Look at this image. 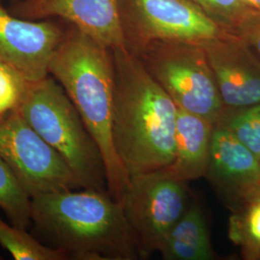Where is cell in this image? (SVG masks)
<instances>
[{
	"instance_id": "9a60e30c",
	"label": "cell",
	"mask_w": 260,
	"mask_h": 260,
	"mask_svg": "<svg viewBox=\"0 0 260 260\" xmlns=\"http://www.w3.org/2000/svg\"><path fill=\"white\" fill-rule=\"evenodd\" d=\"M31 197L0 156V209L13 225L26 230L31 223Z\"/></svg>"
},
{
	"instance_id": "e0dca14e",
	"label": "cell",
	"mask_w": 260,
	"mask_h": 260,
	"mask_svg": "<svg viewBox=\"0 0 260 260\" xmlns=\"http://www.w3.org/2000/svg\"><path fill=\"white\" fill-rule=\"evenodd\" d=\"M216 123L230 130L260 160V103L237 109L225 107Z\"/></svg>"
},
{
	"instance_id": "8fae6325",
	"label": "cell",
	"mask_w": 260,
	"mask_h": 260,
	"mask_svg": "<svg viewBox=\"0 0 260 260\" xmlns=\"http://www.w3.org/2000/svg\"><path fill=\"white\" fill-rule=\"evenodd\" d=\"M14 8L19 18L59 17L105 47H127L120 0H20Z\"/></svg>"
},
{
	"instance_id": "8992f818",
	"label": "cell",
	"mask_w": 260,
	"mask_h": 260,
	"mask_svg": "<svg viewBox=\"0 0 260 260\" xmlns=\"http://www.w3.org/2000/svg\"><path fill=\"white\" fill-rule=\"evenodd\" d=\"M0 156L31 199L83 189L62 156L25 121L19 109L0 120Z\"/></svg>"
},
{
	"instance_id": "ac0fdd59",
	"label": "cell",
	"mask_w": 260,
	"mask_h": 260,
	"mask_svg": "<svg viewBox=\"0 0 260 260\" xmlns=\"http://www.w3.org/2000/svg\"><path fill=\"white\" fill-rule=\"evenodd\" d=\"M241 217L234 218L232 224L233 240L238 242L246 256L250 259L260 258V200L250 197Z\"/></svg>"
},
{
	"instance_id": "5bb4252c",
	"label": "cell",
	"mask_w": 260,
	"mask_h": 260,
	"mask_svg": "<svg viewBox=\"0 0 260 260\" xmlns=\"http://www.w3.org/2000/svg\"><path fill=\"white\" fill-rule=\"evenodd\" d=\"M159 252L167 260H212L215 257L204 214L191 205L168 233Z\"/></svg>"
},
{
	"instance_id": "44dd1931",
	"label": "cell",
	"mask_w": 260,
	"mask_h": 260,
	"mask_svg": "<svg viewBox=\"0 0 260 260\" xmlns=\"http://www.w3.org/2000/svg\"><path fill=\"white\" fill-rule=\"evenodd\" d=\"M236 33L260 57V12L250 9L233 28Z\"/></svg>"
},
{
	"instance_id": "cb8c5ba5",
	"label": "cell",
	"mask_w": 260,
	"mask_h": 260,
	"mask_svg": "<svg viewBox=\"0 0 260 260\" xmlns=\"http://www.w3.org/2000/svg\"><path fill=\"white\" fill-rule=\"evenodd\" d=\"M0 259H1V257H0Z\"/></svg>"
},
{
	"instance_id": "7c38bea8",
	"label": "cell",
	"mask_w": 260,
	"mask_h": 260,
	"mask_svg": "<svg viewBox=\"0 0 260 260\" xmlns=\"http://www.w3.org/2000/svg\"><path fill=\"white\" fill-rule=\"evenodd\" d=\"M205 177L246 201L260 189V160L230 130L215 123Z\"/></svg>"
},
{
	"instance_id": "30bf717a",
	"label": "cell",
	"mask_w": 260,
	"mask_h": 260,
	"mask_svg": "<svg viewBox=\"0 0 260 260\" xmlns=\"http://www.w3.org/2000/svg\"><path fill=\"white\" fill-rule=\"evenodd\" d=\"M201 45L226 108L260 103V57L240 36L228 32Z\"/></svg>"
},
{
	"instance_id": "d6986e66",
	"label": "cell",
	"mask_w": 260,
	"mask_h": 260,
	"mask_svg": "<svg viewBox=\"0 0 260 260\" xmlns=\"http://www.w3.org/2000/svg\"><path fill=\"white\" fill-rule=\"evenodd\" d=\"M30 83L14 67L0 61V120L19 108Z\"/></svg>"
},
{
	"instance_id": "52a82bcc",
	"label": "cell",
	"mask_w": 260,
	"mask_h": 260,
	"mask_svg": "<svg viewBox=\"0 0 260 260\" xmlns=\"http://www.w3.org/2000/svg\"><path fill=\"white\" fill-rule=\"evenodd\" d=\"M185 182L165 170L130 176L122 207L141 256L159 251L187 207Z\"/></svg>"
},
{
	"instance_id": "7a4b0ae2",
	"label": "cell",
	"mask_w": 260,
	"mask_h": 260,
	"mask_svg": "<svg viewBox=\"0 0 260 260\" xmlns=\"http://www.w3.org/2000/svg\"><path fill=\"white\" fill-rule=\"evenodd\" d=\"M31 203V222L38 233L68 259L141 257L122 205L107 192L64 190L36 196Z\"/></svg>"
},
{
	"instance_id": "277c9868",
	"label": "cell",
	"mask_w": 260,
	"mask_h": 260,
	"mask_svg": "<svg viewBox=\"0 0 260 260\" xmlns=\"http://www.w3.org/2000/svg\"><path fill=\"white\" fill-rule=\"evenodd\" d=\"M18 109L62 156L83 189L107 192L102 153L74 103L54 77L48 75L31 82Z\"/></svg>"
},
{
	"instance_id": "5b68a950",
	"label": "cell",
	"mask_w": 260,
	"mask_h": 260,
	"mask_svg": "<svg viewBox=\"0 0 260 260\" xmlns=\"http://www.w3.org/2000/svg\"><path fill=\"white\" fill-rule=\"evenodd\" d=\"M142 49L143 64L177 108L213 123L221 119L225 106L201 44L153 42Z\"/></svg>"
},
{
	"instance_id": "2e32d148",
	"label": "cell",
	"mask_w": 260,
	"mask_h": 260,
	"mask_svg": "<svg viewBox=\"0 0 260 260\" xmlns=\"http://www.w3.org/2000/svg\"><path fill=\"white\" fill-rule=\"evenodd\" d=\"M0 246L17 260H65L64 251L45 245L25 230L10 225L0 218Z\"/></svg>"
},
{
	"instance_id": "603a6c76",
	"label": "cell",
	"mask_w": 260,
	"mask_h": 260,
	"mask_svg": "<svg viewBox=\"0 0 260 260\" xmlns=\"http://www.w3.org/2000/svg\"><path fill=\"white\" fill-rule=\"evenodd\" d=\"M251 197H256V198H258L260 200V189H258L256 192H254ZM248 200V199H247Z\"/></svg>"
},
{
	"instance_id": "6da1fadb",
	"label": "cell",
	"mask_w": 260,
	"mask_h": 260,
	"mask_svg": "<svg viewBox=\"0 0 260 260\" xmlns=\"http://www.w3.org/2000/svg\"><path fill=\"white\" fill-rule=\"evenodd\" d=\"M113 139L130 176L160 171L175 155L177 106L128 47L112 49Z\"/></svg>"
},
{
	"instance_id": "9c48e42d",
	"label": "cell",
	"mask_w": 260,
	"mask_h": 260,
	"mask_svg": "<svg viewBox=\"0 0 260 260\" xmlns=\"http://www.w3.org/2000/svg\"><path fill=\"white\" fill-rule=\"evenodd\" d=\"M65 31L52 21L31 20L0 6V61L14 67L30 82L48 74V66Z\"/></svg>"
},
{
	"instance_id": "ffe728a7",
	"label": "cell",
	"mask_w": 260,
	"mask_h": 260,
	"mask_svg": "<svg viewBox=\"0 0 260 260\" xmlns=\"http://www.w3.org/2000/svg\"><path fill=\"white\" fill-rule=\"evenodd\" d=\"M222 27L233 28L249 11L243 0H191Z\"/></svg>"
},
{
	"instance_id": "4fadbf2b",
	"label": "cell",
	"mask_w": 260,
	"mask_h": 260,
	"mask_svg": "<svg viewBox=\"0 0 260 260\" xmlns=\"http://www.w3.org/2000/svg\"><path fill=\"white\" fill-rule=\"evenodd\" d=\"M214 124L204 117L177 108L175 155L163 170L182 182L205 177Z\"/></svg>"
},
{
	"instance_id": "7402d4cb",
	"label": "cell",
	"mask_w": 260,
	"mask_h": 260,
	"mask_svg": "<svg viewBox=\"0 0 260 260\" xmlns=\"http://www.w3.org/2000/svg\"><path fill=\"white\" fill-rule=\"evenodd\" d=\"M249 9L260 12V0H243Z\"/></svg>"
},
{
	"instance_id": "ba28073f",
	"label": "cell",
	"mask_w": 260,
	"mask_h": 260,
	"mask_svg": "<svg viewBox=\"0 0 260 260\" xmlns=\"http://www.w3.org/2000/svg\"><path fill=\"white\" fill-rule=\"evenodd\" d=\"M125 39L142 47L153 42L204 44L229 31L191 0H120Z\"/></svg>"
},
{
	"instance_id": "3957f363",
	"label": "cell",
	"mask_w": 260,
	"mask_h": 260,
	"mask_svg": "<svg viewBox=\"0 0 260 260\" xmlns=\"http://www.w3.org/2000/svg\"><path fill=\"white\" fill-rule=\"evenodd\" d=\"M48 74L63 87L103 156L107 192L121 204L129 175L114 146L115 74L112 49L73 27L56 47Z\"/></svg>"
}]
</instances>
